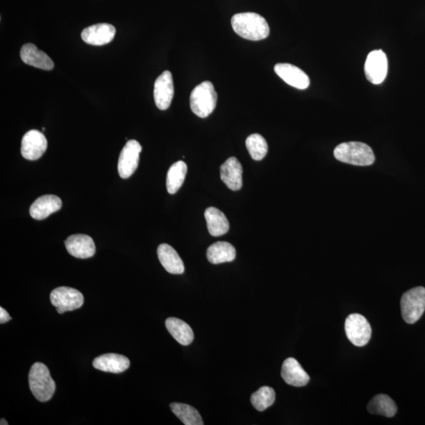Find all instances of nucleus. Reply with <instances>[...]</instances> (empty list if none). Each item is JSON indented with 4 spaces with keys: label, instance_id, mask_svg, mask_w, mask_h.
<instances>
[{
    "label": "nucleus",
    "instance_id": "7ed1b4c3",
    "mask_svg": "<svg viewBox=\"0 0 425 425\" xmlns=\"http://www.w3.org/2000/svg\"><path fill=\"white\" fill-rule=\"evenodd\" d=\"M29 388L34 397L42 403L49 401L56 392V383L49 368L41 362L33 365L28 374Z\"/></svg>",
    "mask_w": 425,
    "mask_h": 425
},
{
    "label": "nucleus",
    "instance_id": "9b49d317",
    "mask_svg": "<svg viewBox=\"0 0 425 425\" xmlns=\"http://www.w3.org/2000/svg\"><path fill=\"white\" fill-rule=\"evenodd\" d=\"M174 96V86L172 74L169 71L158 76L153 88V99L157 108L161 110H167Z\"/></svg>",
    "mask_w": 425,
    "mask_h": 425
},
{
    "label": "nucleus",
    "instance_id": "6e6552de",
    "mask_svg": "<svg viewBox=\"0 0 425 425\" xmlns=\"http://www.w3.org/2000/svg\"><path fill=\"white\" fill-rule=\"evenodd\" d=\"M141 151V145L138 141L135 140L128 141L126 146L123 147L117 165L118 174L122 178H128L137 170Z\"/></svg>",
    "mask_w": 425,
    "mask_h": 425
},
{
    "label": "nucleus",
    "instance_id": "412c9836",
    "mask_svg": "<svg viewBox=\"0 0 425 425\" xmlns=\"http://www.w3.org/2000/svg\"><path fill=\"white\" fill-rule=\"evenodd\" d=\"M169 333L183 346L190 345L194 340V333L188 324L176 317H169L165 321Z\"/></svg>",
    "mask_w": 425,
    "mask_h": 425
},
{
    "label": "nucleus",
    "instance_id": "5701e85b",
    "mask_svg": "<svg viewBox=\"0 0 425 425\" xmlns=\"http://www.w3.org/2000/svg\"><path fill=\"white\" fill-rule=\"evenodd\" d=\"M204 215L211 235L221 236L228 233L229 222L220 210L209 208L206 210Z\"/></svg>",
    "mask_w": 425,
    "mask_h": 425
},
{
    "label": "nucleus",
    "instance_id": "4be33fe9",
    "mask_svg": "<svg viewBox=\"0 0 425 425\" xmlns=\"http://www.w3.org/2000/svg\"><path fill=\"white\" fill-rule=\"evenodd\" d=\"M235 247L227 242H217L209 247L206 257L208 261L215 265L231 262L235 258Z\"/></svg>",
    "mask_w": 425,
    "mask_h": 425
},
{
    "label": "nucleus",
    "instance_id": "cd10ccee",
    "mask_svg": "<svg viewBox=\"0 0 425 425\" xmlns=\"http://www.w3.org/2000/svg\"><path fill=\"white\" fill-rule=\"evenodd\" d=\"M276 393L273 388L264 386L251 395V403L258 411H264L274 403Z\"/></svg>",
    "mask_w": 425,
    "mask_h": 425
},
{
    "label": "nucleus",
    "instance_id": "9d476101",
    "mask_svg": "<svg viewBox=\"0 0 425 425\" xmlns=\"http://www.w3.org/2000/svg\"><path fill=\"white\" fill-rule=\"evenodd\" d=\"M47 149V140L45 135L38 130L33 129L24 135L21 153L28 160H38L42 157Z\"/></svg>",
    "mask_w": 425,
    "mask_h": 425
},
{
    "label": "nucleus",
    "instance_id": "20e7f679",
    "mask_svg": "<svg viewBox=\"0 0 425 425\" xmlns=\"http://www.w3.org/2000/svg\"><path fill=\"white\" fill-rule=\"evenodd\" d=\"M217 94L210 81H203L194 88L190 97L193 113L201 118L208 117L215 110Z\"/></svg>",
    "mask_w": 425,
    "mask_h": 425
},
{
    "label": "nucleus",
    "instance_id": "423d86ee",
    "mask_svg": "<svg viewBox=\"0 0 425 425\" xmlns=\"http://www.w3.org/2000/svg\"><path fill=\"white\" fill-rule=\"evenodd\" d=\"M51 303L58 314L81 308L84 304V297L76 289L69 287H59L53 290L50 295Z\"/></svg>",
    "mask_w": 425,
    "mask_h": 425
},
{
    "label": "nucleus",
    "instance_id": "1a4fd4ad",
    "mask_svg": "<svg viewBox=\"0 0 425 425\" xmlns=\"http://www.w3.org/2000/svg\"><path fill=\"white\" fill-rule=\"evenodd\" d=\"M388 69V58L381 50L371 51L366 58L365 74L366 78L374 85H380L385 80Z\"/></svg>",
    "mask_w": 425,
    "mask_h": 425
},
{
    "label": "nucleus",
    "instance_id": "4468645a",
    "mask_svg": "<svg viewBox=\"0 0 425 425\" xmlns=\"http://www.w3.org/2000/svg\"><path fill=\"white\" fill-rule=\"evenodd\" d=\"M69 255L76 258H90L96 253V245L90 235L76 234L69 236L65 241Z\"/></svg>",
    "mask_w": 425,
    "mask_h": 425
},
{
    "label": "nucleus",
    "instance_id": "0eeeda50",
    "mask_svg": "<svg viewBox=\"0 0 425 425\" xmlns=\"http://www.w3.org/2000/svg\"><path fill=\"white\" fill-rule=\"evenodd\" d=\"M345 332L348 340L354 346L364 347L371 339L370 324L361 315L353 314L348 316L345 322Z\"/></svg>",
    "mask_w": 425,
    "mask_h": 425
},
{
    "label": "nucleus",
    "instance_id": "b1692460",
    "mask_svg": "<svg viewBox=\"0 0 425 425\" xmlns=\"http://www.w3.org/2000/svg\"><path fill=\"white\" fill-rule=\"evenodd\" d=\"M368 410L373 415L392 417L397 412L394 401L386 394H378L369 401Z\"/></svg>",
    "mask_w": 425,
    "mask_h": 425
},
{
    "label": "nucleus",
    "instance_id": "2eb2a0df",
    "mask_svg": "<svg viewBox=\"0 0 425 425\" xmlns=\"http://www.w3.org/2000/svg\"><path fill=\"white\" fill-rule=\"evenodd\" d=\"M221 179L233 191L240 190L243 186V167L238 159L231 157L220 168Z\"/></svg>",
    "mask_w": 425,
    "mask_h": 425
},
{
    "label": "nucleus",
    "instance_id": "a211bd4d",
    "mask_svg": "<svg viewBox=\"0 0 425 425\" xmlns=\"http://www.w3.org/2000/svg\"><path fill=\"white\" fill-rule=\"evenodd\" d=\"M94 369L106 373L121 374L129 368L130 361L126 356L117 353H106L94 360Z\"/></svg>",
    "mask_w": 425,
    "mask_h": 425
},
{
    "label": "nucleus",
    "instance_id": "c85d7f7f",
    "mask_svg": "<svg viewBox=\"0 0 425 425\" xmlns=\"http://www.w3.org/2000/svg\"><path fill=\"white\" fill-rule=\"evenodd\" d=\"M10 320H11V317L8 312L3 307H0V323H7Z\"/></svg>",
    "mask_w": 425,
    "mask_h": 425
},
{
    "label": "nucleus",
    "instance_id": "aec40b11",
    "mask_svg": "<svg viewBox=\"0 0 425 425\" xmlns=\"http://www.w3.org/2000/svg\"><path fill=\"white\" fill-rule=\"evenodd\" d=\"M158 257L162 267L171 274H182L185 272V265L178 253L169 244L158 246Z\"/></svg>",
    "mask_w": 425,
    "mask_h": 425
},
{
    "label": "nucleus",
    "instance_id": "bb28decb",
    "mask_svg": "<svg viewBox=\"0 0 425 425\" xmlns=\"http://www.w3.org/2000/svg\"><path fill=\"white\" fill-rule=\"evenodd\" d=\"M246 147L253 160L261 161L267 155L268 144L261 135H249L246 140Z\"/></svg>",
    "mask_w": 425,
    "mask_h": 425
},
{
    "label": "nucleus",
    "instance_id": "f8f14e48",
    "mask_svg": "<svg viewBox=\"0 0 425 425\" xmlns=\"http://www.w3.org/2000/svg\"><path fill=\"white\" fill-rule=\"evenodd\" d=\"M116 28L108 23H99L87 27L81 33V38L86 44L102 46L111 42L115 37Z\"/></svg>",
    "mask_w": 425,
    "mask_h": 425
},
{
    "label": "nucleus",
    "instance_id": "ddd939ff",
    "mask_svg": "<svg viewBox=\"0 0 425 425\" xmlns=\"http://www.w3.org/2000/svg\"><path fill=\"white\" fill-rule=\"evenodd\" d=\"M274 70L275 73L288 85L298 88V90H306L310 85L309 76L302 69L292 64H276Z\"/></svg>",
    "mask_w": 425,
    "mask_h": 425
},
{
    "label": "nucleus",
    "instance_id": "f03ea898",
    "mask_svg": "<svg viewBox=\"0 0 425 425\" xmlns=\"http://www.w3.org/2000/svg\"><path fill=\"white\" fill-rule=\"evenodd\" d=\"M334 156L342 162L366 167L373 165L375 156L371 147L361 142H348L335 147Z\"/></svg>",
    "mask_w": 425,
    "mask_h": 425
},
{
    "label": "nucleus",
    "instance_id": "6ab92c4d",
    "mask_svg": "<svg viewBox=\"0 0 425 425\" xmlns=\"http://www.w3.org/2000/svg\"><path fill=\"white\" fill-rule=\"evenodd\" d=\"M22 60L29 66L44 70H51L55 67L52 59L33 44H26L22 47Z\"/></svg>",
    "mask_w": 425,
    "mask_h": 425
},
{
    "label": "nucleus",
    "instance_id": "c756f323",
    "mask_svg": "<svg viewBox=\"0 0 425 425\" xmlns=\"http://www.w3.org/2000/svg\"><path fill=\"white\" fill-rule=\"evenodd\" d=\"M0 424L1 425H8V423L7 422V421L5 420V419H1V422H0Z\"/></svg>",
    "mask_w": 425,
    "mask_h": 425
},
{
    "label": "nucleus",
    "instance_id": "f3484780",
    "mask_svg": "<svg viewBox=\"0 0 425 425\" xmlns=\"http://www.w3.org/2000/svg\"><path fill=\"white\" fill-rule=\"evenodd\" d=\"M62 203L60 198L54 194L45 196L35 200L29 212L35 220H44L45 218L62 208Z\"/></svg>",
    "mask_w": 425,
    "mask_h": 425
},
{
    "label": "nucleus",
    "instance_id": "39448f33",
    "mask_svg": "<svg viewBox=\"0 0 425 425\" xmlns=\"http://www.w3.org/2000/svg\"><path fill=\"white\" fill-rule=\"evenodd\" d=\"M401 315L408 324H415L422 317L425 310V288L410 289L401 299Z\"/></svg>",
    "mask_w": 425,
    "mask_h": 425
},
{
    "label": "nucleus",
    "instance_id": "f257e3e1",
    "mask_svg": "<svg viewBox=\"0 0 425 425\" xmlns=\"http://www.w3.org/2000/svg\"><path fill=\"white\" fill-rule=\"evenodd\" d=\"M231 22L235 33L246 40L257 41L269 37L268 23L258 14L252 12L236 14Z\"/></svg>",
    "mask_w": 425,
    "mask_h": 425
},
{
    "label": "nucleus",
    "instance_id": "a878e982",
    "mask_svg": "<svg viewBox=\"0 0 425 425\" xmlns=\"http://www.w3.org/2000/svg\"><path fill=\"white\" fill-rule=\"evenodd\" d=\"M170 408L185 425H203L204 424L198 410L191 406L174 403L170 404Z\"/></svg>",
    "mask_w": 425,
    "mask_h": 425
},
{
    "label": "nucleus",
    "instance_id": "dca6fc26",
    "mask_svg": "<svg viewBox=\"0 0 425 425\" xmlns=\"http://www.w3.org/2000/svg\"><path fill=\"white\" fill-rule=\"evenodd\" d=\"M281 376L288 385L294 387H303L310 381V376L303 369L297 359L288 358L283 362Z\"/></svg>",
    "mask_w": 425,
    "mask_h": 425
},
{
    "label": "nucleus",
    "instance_id": "393cba45",
    "mask_svg": "<svg viewBox=\"0 0 425 425\" xmlns=\"http://www.w3.org/2000/svg\"><path fill=\"white\" fill-rule=\"evenodd\" d=\"M188 172V167L185 162L178 161L171 167L167 173V188L169 194H174L178 192L184 184Z\"/></svg>",
    "mask_w": 425,
    "mask_h": 425
}]
</instances>
